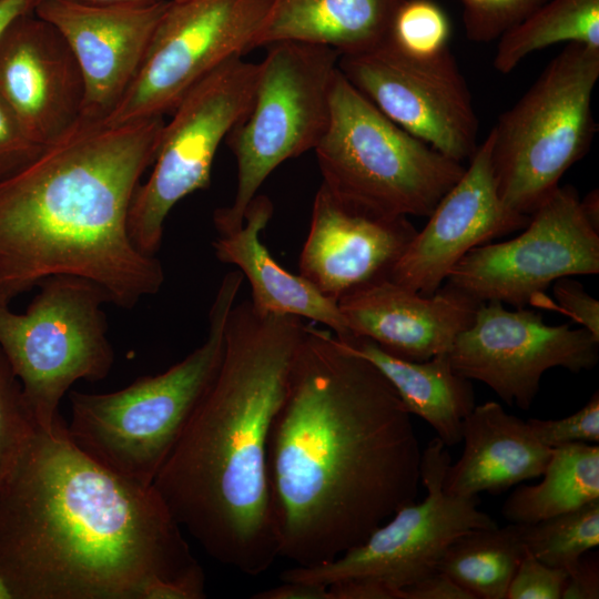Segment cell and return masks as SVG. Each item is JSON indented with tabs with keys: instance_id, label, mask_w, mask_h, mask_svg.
Returning a JSON list of instances; mask_svg holds the SVG:
<instances>
[{
	"instance_id": "obj_1",
	"label": "cell",
	"mask_w": 599,
	"mask_h": 599,
	"mask_svg": "<svg viewBox=\"0 0 599 599\" xmlns=\"http://www.w3.org/2000/svg\"><path fill=\"white\" fill-rule=\"evenodd\" d=\"M422 451L386 377L306 325L267 444L278 557L308 567L364 542L415 501Z\"/></svg>"
},
{
	"instance_id": "obj_2",
	"label": "cell",
	"mask_w": 599,
	"mask_h": 599,
	"mask_svg": "<svg viewBox=\"0 0 599 599\" xmlns=\"http://www.w3.org/2000/svg\"><path fill=\"white\" fill-rule=\"evenodd\" d=\"M181 529L153 485L95 461L60 418L0 490V572L12 599H144L202 571Z\"/></svg>"
},
{
	"instance_id": "obj_3",
	"label": "cell",
	"mask_w": 599,
	"mask_h": 599,
	"mask_svg": "<svg viewBox=\"0 0 599 599\" xmlns=\"http://www.w3.org/2000/svg\"><path fill=\"white\" fill-rule=\"evenodd\" d=\"M305 327L234 304L219 367L153 480L210 557L252 577L278 557L267 444Z\"/></svg>"
},
{
	"instance_id": "obj_4",
	"label": "cell",
	"mask_w": 599,
	"mask_h": 599,
	"mask_svg": "<svg viewBox=\"0 0 599 599\" xmlns=\"http://www.w3.org/2000/svg\"><path fill=\"white\" fill-rule=\"evenodd\" d=\"M164 123L154 116L109 125L82 116L0 181V302L57 274L97 283L126 309L160 291L163 266L134 246L128 214Z\"/></svg>"
},
{
	"instance_id": "obj_5",
	"label": "cell",
	"mask_w": 599,
	"mask_h": 599,
	"mask_svg": "<svg viewBox=\"0 0 599 599\" xmlns=\"http://www.w3.org/2000/svg\"><path fill=\"white\" fill-rule=\"evenodd\" d=\"M243 282L240 271L221 281L202 345L165 372L116 392L71 390L72 441L108 469L153 485L221 362L226 322Z\"/></svg>"
},
{
	"instance_id": "obj_6",
	"label": "cell",
	"mask_w": 599,
	"mask_h": 599,
	"mask_svg": "<svg viewBox=\"0 0 599 599\" xmlns=\"http://www.w3.org/2000/svg\"><path fill=\"white\" fill-rule=\"evenodd\" d=\"M323 184L379 216L428 217L465 167L412 135L337 70L327 129L314 149Z\"/></svg>"
},
{
	"instance_id": "obj_7",
	"label": "cell",
	"mask_w": 599,
	"mask_h": 599,
	"mask_svg": "<svg viewBox=\"0 0 599 599\" xmlns=\"http://www.w3.org/2000/svg\"><path fill=\"white\" fill-rule=\"evenodd\" d=\"M599 80V49L566 47L507 111L491 136L498 194L511 210L530 215L582 159L595 136L592 95Z\"/></svg>"
},
{
	"instance_id": "obj_8",
	"label": "cell",
	"mask_w": 599,
	"mask_h": 599,
	"mask_svg": "<svg viewBox=\"0 0 599 599\" xmlns=\"http://www.w3.org/2000/svg\"><path fill=\"white\" fill-rule=\"evenodd\" d=\"M265 48L252 105L226 136L237 180L233 202L213 214L219 235L241 229L247 206L267 176L286 160L314 150L328 125L341 53L294 41Z\"/></svg>"
},
{
	"instance_id": "obj_9",
	"label": "cell",
	"mask_w": 599,
	"mask_h": 599,
	"mask_svg": "<svg viewBox=\"0 0 599 599\" xmlns=\"http://www.w3.org/2000/svg\"><path fill=\"white\" fill-rule=\"evenodd\" d=\"M37 287L24 313L0 302V348L37 425L50 428L74 383L101 380L113 366L103 309L110 300L100 285L75 275H51Z\"/></svg>"
},
{
	"instance_id": "obj_10",
	"label": "cell",
	"mask_w": 599,
	"mask_h": 599,
	"mask_svg": "<svg viewBox=\"0 0 599 599\" xmlns=\"http://www.w3.org/2000/svg\"><path fill=\"white\" fill-rule=\"evenodd\" d=\"M257 73L258 63L233 58L197 82L171 112L151 174L138 185L129 209V236L140 252L155 255L173 206L210 186L216 151L248 112Z\"/></svg>"
},
{
	"instance_id": "obj_11",
	"label": "cell",
	"mask_w": 599,
	"mask_h": 599,
	"mask_svg": "<svg viewBox=\"0 0 599 599\" xmlns=\"http://www.w3.org/2000/svg\"><path fill=\"white\" fill-rule=\"evenodd\" d=\"M451 463L447 446L433 438L422 453L420 483L426 496L420 502L399 508L361 545L337 558L314 566H295L283 571L282 581L329 586L358 577L379 579L402 590L438 569L449 545L477 528L496 527L478 509L477 497H457L444 489Z\"/></svg>"
},
{
	"instance_id": "obj_12",
	"label": "cell",
	"mask_w": 599,
	"mask_h": 599,
	"mask_svg": "<svg viewBox=\"0 0 599 599\" xmlns=\"http://www.w3.org/2000/svg\"><path fill=\"white\" fill-rule=\"evenodd\" d=\"M270 0H167L142 65L114 110L118 125L171 113L224 62L256 49Z\"/></svg>"
},
{
	"instance_id": "obj_13",
	"label": "cell",
	"mask_w": 599,
	"mask_h": 599,
	"mask_svg": "<svg viewBox=\"0 0 599 599\" xmlns=\"http://www.w3.org/2000/svg\"><path fill=\"white\" fill-rule=\"evenodd\" d=\"M522 230L512 240L470 250L446 284L480 303L524 307L558 278L599 273V232L572 185H559Z\"/></svg>"
},
{
	"instance_id": "obj_14",
	"label": "cell",
	"mask_w": 599,
	"mask_h": 599,
	"mask_svg": "<svg viewBox=\"0 0 599 599\" xmlns=\"http://www.w3.org/2000/svg\"><path fill=\"white\" fill-rule=\"evenodd\" d=\"M345 78L398 126L463 163L478 148L471 93L450 49L425 58L384 44L342 55Z\"/></svg>"
},
{
	"instance_id": "obj_15",
	"label": "cell",
	"mask_w": 599,
	"mask_h": 599,
	"mask_svg": "<svg viewBox=\"0 0 599 599\" xmlns=\"http://www.w3.org/2000/svg\"><path fill=\"white\" fill-rule=\"evenodd\" d=\"M597 341L586 328L548 325L540 314L499 301L481 302L448 356L461 376L490 387L505 403L528 410L544 373L562 367L580 373L596 366Z\"/></svg>"
},
{
	"instance_id": "obj_16",
	"label": "cell",
	"mask_w": 599,
	"mask_h": 599,
	"mask_svg": "<svg viewBox=\"0 0 599 599\" xmlns=\"http://www.w3.org/2000/svg\"><path fill=\"white\" fill-rule=\"evenodd\" d=\"M491 146L488 133L394 264L390 280L432 295L470 250L527 226L530 215L509 209L498 194Z\"/></svg>"
},
{
	"instance_id": "obj_17",
	"label": "cell",
	"mask_w": 599,
	"mask_h": 599,
	"mask_svg": "<svg viewBox=\"0 0 599 599\" xmlns=\"http://www.w3.org/2000/svg\"><path fill=\"white\" fill-rule=\"evenodd\" d=\"M167 0L146 7L40 0L34 13L70 47L82 74V116L104 120L118 105L145 58Z\"/></svg>"
},
{
	"instance_id": "obj_18",
	"label": "cell",
	"mask_w": 599,
	"mask_h": 599,
	"mask_svg": "<svg viewBox=\"0 0 599 599\" xmlns=\"http://www.w3.org/2000/svg\"><path fill=\"white\" fill-rule=\"evenodd\" d=\"M0 95L43 146L82 118L79 64L61 33L34 12L18 17L0 34Z\"/></svg>"
},
{
	"instance_id": "obj_19",
	"label": "cell",
	"mask_w": 599,
	"mask_h": 599,
	"mask_svg": "<svg viewBox=\"0 0 599 599\" xmlns=\"http://www.w3.org/2000/svg\"><path fill=\"white\" fill-rule=\"evenodd\" d=\"M416 232L408 217L361 211L322 183L300 255V274L337 303L351 291L388 277Z\"/></svg>"
},
{
	"instance_id": "obj_20",
	"label": "cell",
	"mask_w": 599,
	"mask_h": 599,
	"mask_svg": "<svg viewBox=\"0 0 599 599\" xmlns=\"http://www.w3.org/2000/svg\"><path fill=\"white\" fill-rule=\"evenodd\" d=\"M479 304L447 284L423 295L389 277L362 285L337 301L352 335L414 362L448 353L458 334L471 325Z\"/></svg>"
},
{
	"instance_id": "obj_21",
	"label": "cell",
	"mask_w": 599,
	"mask_h": 599,
	"mask_svg": "<svg viewBox=\"0 0 599 599\" xmlns=\"http://www.w3.org/2000/svg\"><path fill=\"white\" fill-rule=\"evenodd\" d=\"M464 449L448 466L444 489L457 497L501 494L542 475L552 449L532 434L527 420L506 413L497 402L475 406L461 426Z\"/></svg>"
},
{
	"instance_id": "obj_22",
	"label": "cell",
	"mask_w": 599,
	"mask_h": 599,
	"mask_svg": "<svg viewBox=\"0 0 599 599\" xmlns=\"http://www.w3.org/2000/svg\"><path fill=\"white\" fill-rule=\"evenodd\" d=\"M272 214L271 200L256 195L246 209L241 229L219 235L213 242L216 257L236 265L248 280L250 302L257 312L308 318L329 327L338 337L352 335L337 303L301 274L282 267L261 242L260 234Z\"/></svg>"
},
{
	"instance_id": "obj_23",
	"label": "cell",
	"mask_w": 599,
	"mask_h": 599,
	"mask_svg": "<svg viewBox=\"0 0 599 599\" xmlns=\"http://www.w3.org/2000/svg\"><path fill=\"white\" fill-rule=\"evenodd\" d=\"M402 0H270L256 49L294 41L342 55L378 48Z\"/></svg>"
},
{
	"instance_id": "obj_24",
	"label": "cell",
	"mask_w": 599,
	"mask_h": 599,
	"mask_svg": "<svg viewBox=\"0 0 599 599\" xmlns=\"http://www.w3.org/2000/svg\"><path fill=\"white\" fill-rule=\"evenodd\" d=\"M336 337L348 351L372 363L394 387L406 410L425 420L447 447L461 441L463 422L476 406L475 394L471 380L453 368L448 353L414 362L384 351L366 337Z\"/></svg>"
},
{
	"instance_id": "obj_25",
	"label": "cell",
	"mask_w": 599,
	"mask_h": 599,
	"mask_svg": "<svg viewBox=\"0 0 599 599\" xmlns=\"http://www.w3.org/2000/svg\"><path fill=\"white\" fill-rule=\"evenodd\" d=\"M536 485L516 488L501 514L511 524H534L599 499V446L572 443L552 449Z\"/></svg>"
},
{
	"instance_id": "obj_26",
	"label": "cell",
	"mask_w": 599,
	"mask_h": 599,
	"mask_svg": "<svg viewBox=\"0 0 599 599\" xmlns=\"http://www.w3.org/2000/svg\"><path fill=\"white\" fill-rule=\"evenodd\" d=\"M521 524L477 528L456 538L438 569L474 599H506L510 581L526 552Z\"/></svg>"
},
{
	"instance_id": "obj_27",
	"label": "cell",
	"mask_w": 599,
	"mask_h": 599,
	"mask_svg": "<svg viewBox=\"0 0 599 599\" xmlns=\"http://www.w3.org/2000/svg\"><path fill=\"white\" fill-rule=\"evenodd\" d=\"M562 42L599 49V0H547L498 39L494 68L508 74L531 53Z\"/></svg>"
},
{
	"instance_id": "obj_28",
	"label": "cell",
	"mask_w": 599,
	"mask_h": 599,
	"mask_svg": "<svg viewBox=\"0 0 599 599\" xmlns=\"http://www.w3.org/2000/svg\"><path fill=\"white\" fill-rule=\"evenodd\" d=\"M521 527L522 541L530 555L569 572L583 555L599 545V499Z\"/></svg>"
},
{
	"instance_id": "obj_29",
	"label": "cell",
	"mask_w": 599,
	"mask_h": 599,
	"mask_svg": "<svg viewBox=\"0 0 599 599\" xmlns=\"http://www.w3.org/2000/svg\"><path fill=\"white\" fill-rule=\"evenodd\" d=\"M450 20L434 0H402L382 44L409 57H433L449 49Z\"/></svg>"
},
{
	"instance_id": "obj_30",
	"label": "cell",
	"mask_w": 599,
	"mask_h": 599,
	"mask_svg": "<svg viewBox=\"0 0 599 599\" xmlns=\"http://www.w3.org/2000/svg\"><path fill=\"white\" fill-rule=\"evenodd\" d=\"M37 427L24 400L20 382L0 348V490Z\"/></svg>"
},
{
	"instance_id": "obj_31",
	"label": "cell",
	"mask_w": 599,
	"mask_h": 599,
	"mask_svg": "<svg viewBox=\"0 0 599 599\" xmlns=\"http://www.w3.org/2000/svg\"><path fill=\"white\" fill-rule=\"evenodd\" d=\"M547 0H459L469 41L488 43L521 22Z\"/></svg>"
},
{
	"instance_id": "obj_32",
	"label": "cell",
	"mask_w": 599,
	"mask_h": 599,
	"mask_svg": "<svg viewBox=\"0 0 599 599\" xmlns=\"http://www.w3.org/2000/svg\"><path fill=\"white\" fill-rule=\"evenodd\" d=\"M532 434L544 446L554 449L572 443H599V393L596 392L578 412L560 419L530 418Z\"/></svg>"
},
{
	"instance_id": "obj_33",
	"label": "cell",
	"mask_w": 599,
	"mask_h": 599,
	"mask_svg": "<svg viewBox=\"0 0 599 599\" xmlns=\"http://www.w3.org/2000/svg\"><path fill=\"white\" fill-rule=\"evenodd\" d=\"M568 571L550 567L526 552L510 581L506 599H562Z\"/></svg>"
},
{
	"instance_id": "obj_34",
	"label": "cell",
	"mask_w": 599,
	"mask_h": 599,
	"mask_svg": "<svg viewBox=\"0 0 599 599\" xmlns=\"http://www.w3.org/2000/svg\"><path fill=\"white\" fill-rule=\"evenodd\" d=\"M43 148L28 134L13 110L0 95V181L32 162Z\"/></svg>"
},
{
	"instance_id": "obj_35",
	"label": "cell",
	"mask_w": 599,
	"mask_h": 599,
	"mask_svg": "<svg viewBox=\"0 0 599 599\" xmlns=\"http://www.w3.org/2000/svg\"><path fill=\"white\" fill-rule=\"evenodd\" d=\"M552 284L559 306L599 341V302L572 278L561 277Z\"/></svg>"
},
{
	"instance_id": "obj_36",
	"label": "cell",
	"mask_w": 599,
	"mask_h": 599,
	"mask_svg": "<svg viewBox=\"0 0 599 599\" xmlns=\"http://www.w3.org/2000/svg\"><path fill=\"white\" fill-rule=\"evenodd\" d=\"M327 588L331 599H404L402 590L369 577L342 580Z\"/></svg>"
},
{
	"instance_id": "obj_37",
	"label": "cell",
	"mask_w": 599,
	"mask_h": 599,
	"mask_svg": "<svg viewBox=\"0 0 599 599\" xmlns=\"http://www.w3.org/2000/svg\"><path fill=\"white\" fill-rule=\"evenodd\" d=\"M404 599H474L450 576L440 569L403 589Z\"/></svg>"
},
{
	"instance_id": "obj_38",
	"label": "cell",
	"mask_w": 599,
	"mask_h": 599,
	"mask_svg": "<svg viewBox=\"0 0 599 599\" xmlns=\"http://www.w3.org/2000/svg\"><path fill=\"white\" fill-rule=\"evenodd\" d=\"M599 598V560L585 555L568 572V581L562 599H598Z\"/></svg>"
},
{
	"instance_id": "obj_39",
	"label": "cell",
	"mask_w": 599,
	"mask_h": 599,
	"mask_svg": "<svg viewBox=\"0 0 599 599\" xmlns=\"http://www.w3.org/2000/svg\"><path fill=\"white\" fill-rule=\"evenodd\" d=\"M253 599H331L328 588L319 583L282 581L277 587L256 592Z\"/></svg>"
},
{
	"instance_id": "obj_40",
	"label": "cell",
	"mask_w": 599,
	"mask_h": 599,
	"mask_svg": "<svg viewBox=\"0 0 599 599\" xmlns=\"http://www.w3.org/2000/svg\"><path fill=\"white\" fill-rule=\"evenodd\" d=\"M40 0H0V34L18 17L34 12Z\"/></svg>"
},
{
	"instance_id": "obj_41",
	"label": "cell",
	"mask_w": 599,
	"mask_h": 599,
	"mask_svg": "<svg viewBox=\"0 0 599 599\" xmlns=\"http://www.w3.org/2000/svg\"><path fill=\"white\" fill-rule=\"evenodd\" d=\"M581 210L590 225L599 232V193L598 190L590 191L582 200Z\"/></svg>"
},
{
	"instance_id": "obj_42",
	"label": "cell",
	"mask_w": 599,
	"mask_h": 599,
	"mask_svg": "<svg viewBox=\"0 0 599 599\" xmlns=\"http://www.w3.org/2000/svg\"><path fill=\"white\" fill-rule=\"evenodd\" d=\"M88 4L114 6V7H146L163 0H73Z\"/></svg>"
},
{
	"instance_id": "obj_43",
	"label": "cell",
	"mask_w": 599,
	"mask_h": 599,
	"mask_svg": "<svg viewBox=\"0 0 599 599\" xmlns=\"http://www.w3.org/2000/svg\"><path fill=\"white\" fill-rule=\"evenodd\" d=\"M0 599H12L11 592L7 587L4 579L0 572Z\"/></svg>"
}]
</instances>
